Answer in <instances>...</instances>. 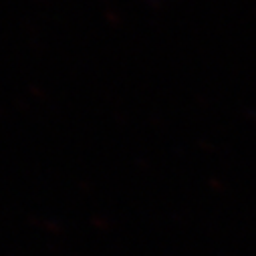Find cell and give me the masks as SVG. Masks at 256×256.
<instances>
[]
</instances>
